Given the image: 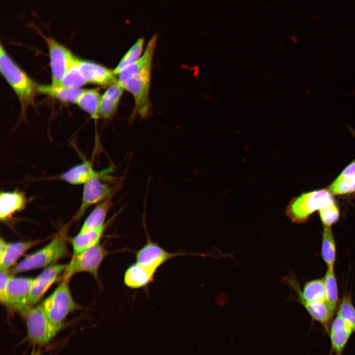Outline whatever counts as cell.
<instances>
[{"mask_svg":"<svg viewBox=\"0 0 355 355\" xmlns=\"http://www.w3.org/2000/svg\"><path fill=\"white\" fill-rule=\"evenodd\" d=\"M157 39L158 35H154L148 41L141 58L118 74L119 83L134 98V114L142 118L147 117L150 110L151 71Z\"/></svg>","mask_w":355,"mask_h":355,"instance_id":"obj_1","label":"cell"},{"mask_svg":"<svg viewBox=\"0 0 355 355\" xmlns=\"http://www.w3.org/2000/svg\"><path fill=\"white\" fill-rule=\"evenodd\" d=\"M0 70L2 75L17 96L22 114H26L29 106H34L39 85L36 84L13 61L3 48L0 46Z\"/></svg>","mask_w":355,"mask_h":355,"instance_id":"obj_2","label":"cell"},{"mask_svg":"<svg viewBox=\"0 0 355 355\" xmlns=\"http://www.w3.org/2000/svg\"><path fill=\"white\" fill-rule=\"evenodd\" d=\"M68 253L67 237L64 232H61L42 248L24 257L15 265L11 273L16 274L47 267Z\"/></svg>","mask_w":355,"mask_h":355,"instance_id":"obj_3","label":"cell"},{"mask_svg":"<svg viewBox=\"0 0 355 355\" xmlns=\"http://www.w3.org/2000/svg\"><path fill=\"white\" fill-rule=\"evenodd\" d=\"M334 200L329 190L320 189L303 193L293 198L285 210V214L293 223L306 222L317 211L327 207Z\"/></svg>","mask_w":355,"mask_h":355,"instance_id":"obj_4","label":"cell"},{"mask_svg":"<svg viewBox=\"0 0 355 355\" xmlns=\"http://www.w3.org/2000/svg\"><path fill=\"white\" fill-rule=\"evenodd\" d=\"M69 281V279H63L54 291L41 303L50 321L60 329L67 317L79 309L71 295Z\"/></svg>","mask_w":355,"mask_h":355,"instance_id":"obj_5","label":"cell"},{"mask_svg":"<svg viewBox=\"0 0 355 355\" xmlns=\"http://www.w3.org/2000/svg\"><path fill=\"white\" fill-rule=\"evenodd\" d=\"M22 316L26 322L27 339L33 346L48 344L61 330L50 321L41 303L30 308Z\"/></svg>","mask_w":355,"mask_h":355,"instance_id":"obj_6","label":"cell"},{"mask_svg":"<svg viewBox=\"0 0 355 355\" xmlns=\"http://www.w3.org/2000/svg\"><path fill=\"white\" fill-rule=\"evenodd\" d=\"M109 253V252L104 246L99 243L77 254L73 255L64 272L63 279L70 280L75 274L86 272L98 281L99 268Z\"/></svg>","mask_w":355,"mask_h":355,"instance_id":"obj_7","label":"cell"},{"mask_svg":"<svg viewBox=\"0 0 355 355\" xmlns=\"http://www.w3.org/2000/svg\"><path fill=\"white\" fill-rule=\"evenodd\" d=\"M38 32L45 39L49 49L52 73L51 85H61L63 77L76 57L64 45L52 38L47 37Z\"/></svg>","mask_w":355,"mask_h":355,"instance_id":"obj_8","label":"cell"},{"mask_svg":"<svg viewBox=\"0 0 355 355\" xmlns=\"http://www.w3.org/2000/svg\"><path fill=\"white\" fill-rule=\"evenodd\" d=\"M33 280L34 278L12 276L7 284L3 305L12 312L24 314L31 308L29 298Z\"/></svg>","mask_w":355,"mask_h":355,"instance_id":"obj_9","label":"cell"},{"mask_svg":"<svg viewBox=\"0 0 355 355\" xmlns=\"http://www.w3.org/2000/svg\"><path fill=\"white\" fill-rule=\"evenodd\" d=\"M182 251L170 252L147 236L146 243L135 252L136 262L156 270L169 260L178 256L189 255Z\"/></svg>","mask_w":355,"mask_h":355,"instance_id":"obj_10","label":"cell"},{"mask_svg":"<svg viewBox=\"0 0 355 355\" xmlns=\"http://www.w3.org/2000/svg\"><path fill=\"white\" fill-rule=\"evenodd\" d=\"M104 179L94 178L83 184L81 202L75 219H79L89 207L101 202L114 192L112 187L102 181Z\"/></svg>","mask_w":355,"mask_h":355,"instance_id":"obj_11","label":"cell"},{"mask_svg":"<svg viewBox=\"0 0 355 355\" xmlns=\"http://www.w3.org/2000/svg\"><path fill=\"white\" fill-rule=\"evenodd\" d=\"M67 264H55L46 267L34 278L29 298V306H35L54 283L58 276L64 272Z\"/></svg>","mask_w":355,"mask_h":355,"instance_id":"obj_12","label":"cell"},{"mask_svg":"<svg viewBox=\"0 0 355 355\" xmlns=\"http://www.w3.org/2000/svg\"><path fill=\"white\" fill-rule=\"evenodd\" d=\"M77 65L87 83L105 86L110 85L118 81L113 70L99 64L78 58Z\"/></svg>","mask_w":355,"mask_h":355,"instance_id":"obj_13","label":"cell"},{"mask_svg":"<svg viewBox=\"0 0 355 355\" xmlns=\"http://www.w3.org/2000/svg\"><path fill=\"white\" fill-rule=\"evenodd\" d=\"M353 333L344 320L337 314L328 333L331 344L329 355H342Z\"/></svg>","mask_w":355,"mask_h":355,"instance_id":"obj_14","label":"cell"},{"mask_svg":"<svg viewBox=\"0 0 355 355\" xmlns=\"http://www.w3.org/2000/svg\"><path fill=\"white\" fill-rule=\"evenodd\" d=\"M156 271L136 262L130 265L125 270L123 283L131 289L145 287L154 281Z\"/></svg>","mask_w":355,"mask_h":355,"instance_id":"obj_15","label":"cell"},{"mask_svg":"<svg viewBox=\"0 0 355 355\" xmlns=\"http://www.w3.org/2000/svg\"><path fill=\"white\" fill-rule=\"evenodd\" d=\"M106 171L101 172L95 170L89 161H84L73 166L63 172L59 176V178L71 184L78 185L84 184L90 179L101 178L107 179L105 174Z\"/></svg>","mask_w":355,"mask_h":355,"instance_id":"obj_16","label":"cell"},{"mask_svg":"<svg viewBox=\"0 0 355 355\" xmlns=\"http://www.w3.org/2000/svg\"><path fill=\"white\" fill-rule=\"evenodd\" d=\"M27 204L25 194L17 190L3 191L0 194V219L4 221L24 210Z\"/></svg>","mask_w":355,"mask_h":355,"instance_id":"obj_17","label":"cell"},{"mask_svg":"<svg viewBox=\"0 0 355 355\" xmlns=\"http://www.w3.org/2000/svg\"><path fill=\"white\" fill-rule=\"evenodd\" d=\"M297 300L303 306L312 319L321 324L328 334L335 311L331 307L327 301L322 300L308 302L301 299H297Z\"/></svg>","mask_w":355,"mask_h":355,"instance_id":"obj_18","label":"cell"},{"mask_svg":"<svg viewBox=\"0 0 355 355\" xmlns=\"http://www.w3.org/2000/svg\"><path fill=\"white\" fill-rule=\"evenodd\" d=\"M42 241L38 240L7 243L3 253L0 256V270L8 271L27 251Z\"/></svg>","mask_w":355,"mask_h":355,"instance_id":"obj_19","label":"cell"},{"mask_svg":"<svg viewBox=\"0 0 355 355\" xmlns=\"http://www.w3.org/2000/svg\"><path fill=\"white\" fill-rule=\"evenodd\" d=\"M124 90L118 81L109 86L101 96L100 115L107 118L114 114Z\"/></svg>","mask_w":355,"mask_h":355,"instance_id":"obj_20","label":"cell"},{"mask_svg":"<svg viewBox=\"0 0 355 355\" xmlns=\"http://www.w3.org/2000/svg\"><path fill=\"white\" fill-rule=\"evenodd\" d=\"M114 193L95 207L85 219L79 232L97 229L106 223L105 220L112 206V198Z\"/></svg>","mask_w":355,"mask_h":355,"instance_id":"obj_21","label":"cell"},{"mask_svg":"<svg viewBox=\"0 0 355 355\" xmlns=\"http://www.w3.org/2000/svg\"><path fill=\"white\" fill-rule=\"evenodd\" d=\"M107 223L97 229L78 232L71 240L73 255H76L100 243Z\"/></svg>","mask_w":355,"mask_h":355,"instance_id":"obj_22","label":"cell"},{"mask_svg":"<svg viewBox=\"0 0 355 355\" xmlns=\"http://www.w3.org/2000/svg\"><path fill=\"white\" fill-rule=\"evenodd\" d=\"M84 89L79 88H66L62 86L39 85V92L48 95L60 101L76 103Z\"/></svg>","mask_w":355,"mask_h":355,"instance_id":"obj_23","label":"cell"},{"mask_svg":"<svg viewBox=\"0 0 355 355\" xmlns=\"http://www.w3.org/2000/svg\"><path fill=\"white\" fill-rule=\"evenodd\" d=\"M321 256L327 268L334 269L336 259V248L335 241L330 226L323 227Z\"/></svg>","mask_w":355,"mask_h":355,"instance_id":"obj_24","label":"cell"},{"mask_svg":"<svg viewBox=\"0 0 355 355\" xmlns=\"http://www.w3.org/2000/svg\"><path fill=\"white\" fill-rule=\"evenodd\" d=\"M101 96L97 89L84 90L76 104L91 116L97 119L100 116Z\"/></svg>","mask_w":355,"mask_h":355,"instance_id":"obj_25","label":"cell"},{"mask_svg":"<svg viewBox=\"0 0 355 355\" xmlns=\"http://www.w3.org/2000/svg\"><path fill=\"white\" fill-rule=\"evenodd\" d=\"M144 39L139 38L119 61L113 71L118 75L121 71L137 62L142 57Z\"/></svg>","mask_w":355,"mask_h":355,"instance_id":"obj_26","label":"cell"},{"mask_svg":"<svg viewBox=\"0 0 355 355\" xmlns=\"http://www.w3.org/2000/svg\"><path fill=\"white\" fill-rule=\"evenodd\" d=\"M325 287L326 301L331 307L336 311L338 303V290L334 269L327 268L323 278Z\"/></svg>","mask_w":355,"mask_h":355,"instance_id":"obj_27","label":"cell"},{"mask_svg":"<svg viewBox=\"0 0 355 355\" xmlns=\"http://www.w3.org/2000/svg\"><path fill=\"white\" fill-rule=\"evenodd\" d=\"M78 58L76 57L71 65L63 77L60 86L71 88H79L87 83L78 69Z\"/></svg>","mask_w":355,"mask_h":355,"instance_id":"obj_28","label":"cell"},{"mask_svg":"<svg viewBox=\"0 0 355 355\" xmlns=\"http://www.w3.org/2000/svg\"><path fill=\"white\" fill-rule=\"evenodd\" d=\"M346 322L353 332H355V307L351 296L344 295L337 313Z\"/></svg>","mask_w":355,"mask_h":355,"instance_id":"obj_29","label":"cell"},{"mask_svg":"<svg viewBox=\"0 0 355 355\" xmlns=\"http://www.w3.org/2000/svg\"><path fill=\"white\" fill-rule=\"evenodd\" d=\"M331 194L341 195L355 192V177L344 178L338 177L329 186Z\"/></svg>","mask_w":355,"mask_h":355,"instance_id":"obj_30","label":"cell"},{"mask_svg":"<svg viewBox=\"0 0 355 355\" xmlns=\"http://www.w3.org/2000/svg\"><path fill=\"white\" fill-rule=\"evenodd\" d=\"M320 220L325 226H330L338 221L340 217L339 209L333 201L327 207L319 211Z\"/></svg>","mask_w":355,"mask_h":355,"instance_id":"obj_31","label":"cell"},{"mask_svg":"<svg viewBox=\"0 0 355 355\" xmlns=\"http://www.w3.org/2000/svg\"><path fill=\"white\" fill-rule=\"evenodd\" d=\"M12 276L8 271L0 270V300L4 304L5 298V292L8 281Z\"/></svg>","mask_w":355,"mask_h":355,"instance_id":"obj_32","label":"cell"},{"mask_svg":"<svg viewBox=\"0 0 355 355\" xmlns=\"http://www.w3.org/2000/svg\"><path fill=\"white\" fill-rule=\"evenodd\" d=\"M347 126L351 133L355 138V130L349 125H347ZM339 176L344 178H351L355 177V159L343 170Z\"/></svg>","mask_w":355,"mask_h":355,"instance_id":"obj_33","label":"cell"},{"mask_svg":"<svg viewBox=\"0 0 355 355\" xmlns=\"http://www.w3.org/2000/svg\"><path fill=\"white\" fill-rule=\"evenodd\" d=\"M36 346H33L32 352L30 355H40V348H36Z\"/></svg>","mask_w":355,"mask_h":355,"instance_id":"obj_34","label":"cell"}]
</instances>
